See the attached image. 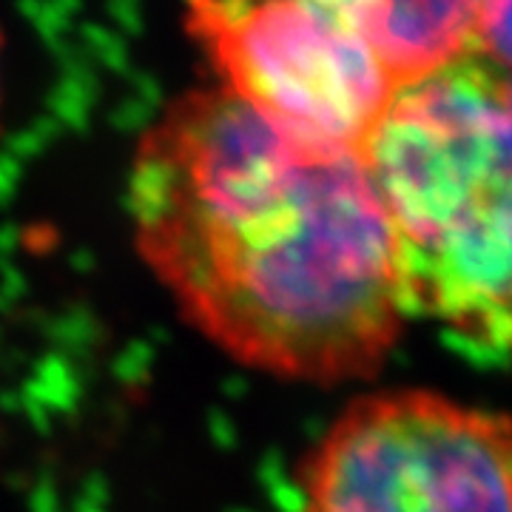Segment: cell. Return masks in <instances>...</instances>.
<instances>
[{
    "mask_svg": "<svg viewBox=\"0 0 512 512\" xmlns=\"http://www.w3.org/2000/svg\"><path fill=\"white\" fill-rule=\"evenodd\" d=\"M126 208L185 325L237 365L362 382L402 333L393 231L362 154L299 143L214 83L140 134Z\"/></svg>",
    "mask_w": 512,
    "mask_h": 512,
    "instance_id": "1",
    "label": "cell"
},
{
    "mask_svg": "<svg viewBox=\"0 0 512 512\" xmlns=\"http://www.w3.org/2000/svg\"><path fill=\"white\" fill-rule=\"evenodd\" d=\"M362 160L396 245L404 313L512 350V77L484 57L396 94Z\"/></svg>",
    "mask_w": 512,
    "mask_h": 512,
    "instance_id": "2",
    "label": "cell"
},
{
    "mask_svg": "<svg viewBox=\"0 0 512 512\" xmlns=\"http://www.w3.org/2000/svg\"><path fill=\"white\" fill-rule=\"evenodd\" d=\"M296 512H512V416L419 387L356 396L302 461Z\"/></svg>",
    "mask_w": 512,
    "mask_h": 512,
    "instance_id": "3",
    "label": "cell"
},
{
    "mask_svg": "<svg viewBox=\"0 0 512 512\" xmlns=\"http://www.w3.org/2000/svg\"><path fill=\"white\" fill-rule=\"evenodd\" d=\"M183 29L214 86L313 148L362 154L399 94L345 0H205Z\"/></svg>",
    "mask_w": 512,
    "mask_h": 512,
    "instance_id": "4",
    "label": "cell"
},
{
    "mask_svg": "<svg viewBox=\"0 0 512 512\" xmlns=\"http://www.w3.org/2000/svg\"><path fill=\"white\" fill-rule=\"evenodd\" d=\"M353 6L373 55L399 92L476 55L478 3L359 0Z\"/></svg>",
    "mask_w": 512,
    "mask_h": 512,
    "instance_id": "5",
    "label": "cell"
},
{
    "mask_svg": "<svg viewBox=\"0 0 512 512\" xmlns=\"http://www.w3.org/2000/svg\"><path fill=\"white\" fill-rule=\"evenodd\" d=\"M476 55L498 72H512V0L478 3Z\"/></svg>",
    "mask_w": 512,
    "mask_h": 512,
    "instance_id": "6",
    "label": "cell"
},
{
    "mask_svg": "<svg viewBox=\"0 0 512 512\" xmlns=\"http://www.w3.org/2000/svg\"><path fill=\"white\" fill-rule=\"evenodd\" d=\"M3 26H0V77H3ZM0 100H3V83H0Z\"/></svg>",
    "mask_w": 512,
    "mask_h": 512,
    "instance_id": "7",
    "label": "cell"
}]
</instances>
